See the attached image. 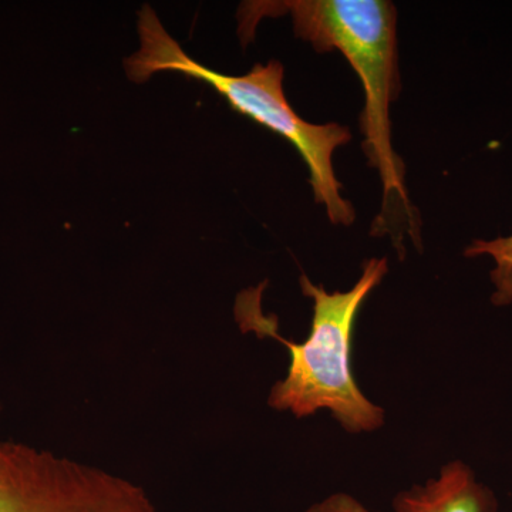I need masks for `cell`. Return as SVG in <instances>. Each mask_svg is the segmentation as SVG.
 I'll use <instances>...</instances> for the list:
<instances>
[{
  "instance_id": "6da1fadb",
  "label": "cell",
  "mask_w": 512,
  "mask_h": 512,
  "mask_svg": "<svg viewBox=\"0 0 512 512\" xmlns=\"http://www.w3.org/2000/svg\"><path fill=\"white\" fill-rule=\"evenodd\" d=\"M291 16L299 39L316 52L338 50L353 67L363 90L365 109L360 116L363 150L379 171L383 183V207L373 224V235L389 232L397 241L400 221L412 232L413 220L406 188L404 165L392 147L390 104L400 94L397 53V10L386 0H285L247 2L239 8V35L247 45L254 39L259 20Z\"/></svg>"
},
{
  "instance_id": "7a4b0ae2",
  "label": "cell",
  "mask_w": 512,
  "mask_h": 512,
  "mask_svg": "<svg viewBox=\"0 0 512 512\" xmlns=\"http://www.w3.org/2000/svg\"><path fill=\"white\" fill-rule=\"evenodd\" d=\"M389 272L386 258L367 259L359 281L348 292L329 293L301 276L303 295L313 301L311 335L303 343L282 338L259 306L261 292L247 291L238 298L241 328L275 338L291 353L288 375L275 384L269 406L293 416H313L328 410L349 433H369L384 424V412L362 393L352 369V339L357 312L370 292Z\"/></svg>"
},
{
  "instance_id": "3957f363",
  "label": "cell",
  "mask_w": 512,
  "mask_h": 512,
  "mask_svg": "<svg viewBox=\"0 0 512 512\" xmlns=\"http://www.w3.org/2000/svg\"><path fill=\"white\" fill-rule=\"evenodd\" d=\"M137 28L140 50L124 62L128 79L144 83L153 74L175 72L210 84L232 110L286 138L298 150L308 167L315 201L325 205L332 224L348 227L355 222V208L340 194L343 187L333 168V154L352 140V133L338 123L312 124L299 117L286 99L281 63L255 64L244 76H228L191 59L151 6L138 12Z\"/></svg>"
},
{
  "instance_id": "277c9868",
  "label": "cell",
  "mask_w": 512,
  "mask_h": 512,
  "mask_svg": "<svg viewBox=\"0 0 512 512\" xmlns=\"http://www.w3.org/2000/svg\"><path fill=\"white\" fill-rule=\"evenodd\" d=\"M0 512H157L126 478L28 444L0 441Z\"/></svg>"
},
{
  "instance_id": "5b68a950",
  "label": "cell",
  "mask_w": 512,
  "mask_h": 512,
  "mask_svg": "<svg viewBox=\"0 0 512 512\" xmlns=\"http://www.w3.org/2000/svg\"><path fill=\"white\" fill-rule=\"evenodd\" d=\"M394 512H495L497 500L463 461H450L439 476L394 498Z\"/></svg>"
},
{
  "instance_id": "8992f818",
  "label": "cell",
  "mask_w": 512,
  "mask_h": 512,
  "mask_svg": "<svg viewBox=\"0 0 512 512\" xmlns=\"http://www.w3.org/2000/svg\"><path fill=\"white\" fill-rule=\"evenodd\" d=\"M466 258L488 256L493 259L494 268L490 272V281L494 292L491 303L494 306L512 305V235L494 239H476L464 251Z\"/></svg>"
},
{
  "instance_id": "52a82bcc",
  "label": "cell",
  "mask_w": 512,
  "mask_h": 512,
  "mask_svg": "<svg viewBox=\"0 0 512 512\" xmlns=\"http://www.w3.org/2000/svg\"><path fill=\"white\" fill-rule=\"evenodd\" d=\"M303 512H372L348 494H333Z\"/></svg>"
}]
</instances>
